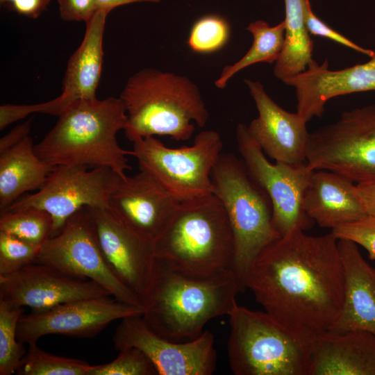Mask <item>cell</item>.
<instances>
[{
	"label": "cell",
	"mask_w": 375,
	"mask_h": 375,
	"mask_svg": "<svg viewBox=\"0 0 375 375\" xmlns=\"http://www.w3.org/2000/svg\"><path fill=\"white\" fill-rule=\"evenodd\" d=\"M244 287L264 311L309 348L333 329L342 311L344 273L338 239L331 232H288L257 256Z\"/></svg>",
	"instance_id": "obj_1"
},
{
	"label": "cell",
	"mask_w": 375,
	"mask_h": 375,
	"mask_svg": "<svg viewBox=\"0 0 375 375\" xmlns=\"http://www.w3.org/2000/svg\"><path fill=\"white\" fill-rule=\"evenodd\" d=\"M162 267L192 278L234 270V240L224 208L214 194L182 201L151 242Z\"/></svg>",
	"instance_id": "obj_2"
},
{
	"label": "cell",
	"mask_w": 375,
	"mask_h": 375,
	"mask_svg": "<svg viewBox=\"0 0 375 375\" xmlns=\"http://www.w3.org/2000/svg\"><path fill=\"white\" fill-rule=\"evenodd\" d=\"M127 124L120 97L76 101L58 115L54 126L34 146L38 156L48 164L106 167L121 177L131 167L117 134Z\"/></svg>",
	"instance_id": "obj_3"
},
{
	"label": "cell",
	"mask_w": 375,
	"mask_h": 375,
	"mask_svg": "<svg viewBox=\"0 0 375 375\" xmlns=\"http://www.w3.org/2000/svg\"><path fill=\"white\" fill-rule=\"evenodd\" d=\"M243 287L235 272L196 278L170 271L156 261L142 317L156 334L172 341L192 340L211 319L228 315Z\"/></svg>",
	"instance_id": "obj_4"
},
{
	"label": "cell",
	"mask_w": 375,
	"mask_h": 375,
	"mask_svg": "<svg viewBox=\"0 0 375 375\" xmlns=\"http://www.w3.org/2000/svg\"><path fill=\"white\" fill-rule=\"evenodd\" d=\"M119 97L127 115L124 131L131 142L155 135L188 140L194 124L203 127L209 117L200 90L192 80L155 68H144L131 76Z\"/></svg>",
	"instance_id": "obj_5"
},
{
	"label": "cell",
	"mask_w": 375,
	"mask_h": 375,
	"mask_svg": "<svg viewBox=\"0 0 375 375\" xmlns=\"http://www.w3.org/2000/svg\"><path fill=\"white\" fill-rule=\"evenodd\" d=\"M213 194L221 201L234 240V270L242 287L257 256L281 235L266 192L249 175L242 159L220 155L211 172Z\"/></svg>",
	"instance_id": "obj_6"
},
{
	"label": "cell",
	"mask_w": 375,
	"mask_h": 375,
	"mask_svg": "<svg viewBox=\"0 0 375 375\" xmlns=\"http://www.w3.org/2000/svg\"><path fill=\"white\" fill-rule=\"evenodd\" d=\"M228 355L235 375H309V349L265 311L238 303L228 314Z\"/></svg>",
	"instance_id": "obj_7"
},
{
	"label": "cell",
	"mask_w": 375,
	"mask_h": 375,
	"mask_svg": "<svg viewBox=\"0 0 375 375\" xmlns=\"http://www.w3.org/2000/svg\"><path fill=\"white\" fill-rule=\"evenodd\" d=\"M131 156L140 170L153 178L181 202L213 194L211 172L223 148L220 134L200 132L191 146L170 148L154 136L132 141Z\"/></svg>",
	"instance_id": "obj_8"
},
{
	"label": "cell",
	"mask_w": 375,
	"mask_h": 375,
	"mask_svg": "<svg viewBox=\"0 0 375 375\" xmlns=\"http://www.w3.org/2000/svg\"><path fill=\"white\" fill-rule=\"evenodd\" d=\"M307 165L342 174L356 183L375 181V105L342 112L310 133Z\"/></svg>",
	"instance_id": "obj_9"
},
{
	"label": "cell",
	"mask_w": 375,
	"mask_h": 375,
	"mask_svg": "<svg viewBox=\"0 0 375 375\" xmlns=\"http://www.w3.org/2000/svg\"><path fill=\"white\" fill-rule=\"evenodd\" d=\"M35 262L51 265L76 278L92 281L116 299L143 309L138 297L110 268L88 207L73 215L60 232L42 245Z\"/></svg>",
	"instance_id": "obj_10"
},
{
	"label": "cell",
	"mask_w": 375,
	"mask_h": 375,
	"mask_svg": "<svg viewBox=\"0 0 375 375\" xmlns=\"http://www.w3.org/2000/svg\"><path fill=\"white\" fill-rule=\"evenodd\" d=\"M122 178L106 167L56 166L36 193L19 198L3 212L30 207L45 210L53 220V237L81 209L108 208L110 196Z\"/></svg>",
	"instance_id": "obj_11"
},
{
	"label": "cell",
	"mask_w": 375,
	"mask_h": 375,
	"mask_svg": "<svg viewBox=\"0 0 375 375\" xmlns=\"http://www.w3.org/2000/svg\"><path fill=\"white\" fill-rule=\"evenodd\" d=\"M235 136L249 175L270 199L273 223L281 235L296 228L306 231L311 228L314 222L303 210V198L313 169L307 163H272L252 138L245 124L237 126Z\"/></svg>",
	"instance_id": "obj_12"
},
{
	"label": "cell",
	"mask_w": 375,
	"mask_h": 375,
	"mask_svg": "<svg viewBox=\"0 0 375 375\" xmlns=\"http://www.w3.org/2000/svg\"><path fill=\"white\" fill-rule=\"evenodd\" d=\"M115 349L136 348L153 364L159 375H211L216 369L217 352L212 332L198 338L175 342L154 333L142 315L121 319L113 337Z\"/></svg>",
	"instance_id": "obj_13"
},
{
	"label": "cell",
	"mask_w": 375,
	"mask_h": 375,
	"mask_svg": "<svg viewBox=\"0 0 375 375\" xmlns=\"http://www.w3.org/2000/svg\"><path fill=\"white\" fill-rule=\"evenodd\" d=\"M143 312L142 308L110 296L76 300L23 314L17 326V338L27 344L47 335L91 338L113 321Z\"/></svg>",
	"instance_id": "obj_14"
},
{
	"label": "cell",
	"mask_w": 375,
	"mask_h": 375,
	"mask_svg": "<svg viewBox=\"0 0 375 375\" xmlns=\"http://www.w3.org/2000/svg\"><path fill=\"white\" fill-rule=\"evenodd\" d=\"M89 209L99 245L110 268L138 297L144 309L155 271L151 242L128 228L109 208Z\"/></svg>",
	"instance_id": "obj_15"
},
{
	"label": "cell",
	"mask_w": 375,
	"mask_h": 375,
	"mask_svg": "<svg viewBox=\"0 0 375 375\" xmlns=\"http://www.w3.org/2000/svg\"><path fill=\"white\" fill-rule=\"evenodd\" d=\"M111 296L95 282L69 276L51 265L34 262L0 276V300L32 311L80 299Z\"/></svg>",
	"instance_id": "obj_16"
},
{
	"label": "cell",
	"mask_w": 375,
	"mask_h": 375,
	"mask_svg": "<svg viewBox=\"0 0 375 375\" xmlns=\"http://www.w3.org/2000/svg\"><path fill=\"white\" fill-rule=\"evenodd\" d=\"M244 83L258 112L247 126L252 138L275 162L292 165L306 164L310 138L307 122L297 112L292 113L278 106L260 82L244 79Z\"/></svg>",
	"instance_id": "obj_17"
},
{
	"label": "cell",
	"mask_w": 375,
	"mask_h": 375,
	"mask_svg": "<svg viewBox=\"0 0 375 375\" xmlns=\"http://www.w3.org/2000/svg\"><path fill=\"white\" fill-rule=\"evenodd\" d=\"M181 203L147 173L122 178L109 200V210L125 225L152 242Z\"/></svg>",
	"instance_id": "obj_18"
},
{
	"label": "cell",
	"mask_w": 375,
	"mask_h": 375,
	"mask_svg": "<svg viewBox=\"0 0 375 375\" xmlns=\"http://www.w3.org/2000/svg\"><path fill=\"white\" fill-rule=\"evenodd\" d=\"M282 81L295 88L297 112L308 122L321 117L332 98L375 91V53L367 62L338 70H331L328 60L319 65L312 59L304 72Z\"/></svg>",
	"instance_id": "obj_19"
},
{
	"label": "cell",
	"mask_w": 375,
	"mask_h": 375,
	"mask_svg": "<svg viewBox=\"0 0 375 375\" xmlns=\"http://www.w3.org/2000/svg\"><path fill=\"white\" fill-rule=\"evenodd\" d=\"M109 12L99 9L85 23L82 42L68 60L62 92L51 101L40 103V113L58 116L76 101L97 98L103 62V33Z\"/></svg>",
	"instance_id": "obj_20"
},
{
	"label": "cell",
	"mask_w": 375,
	"mask_h": 375,
	"mask_svg": "<svg viewBox=\"0 0 375 375\" xmlns=\"http://www.w3.org/2000/svg\"><path fill=\"white\" fill-rule=\"evenodd\" d=\"M309 375H375V334L330 331L309 346Z\"/></svg>",
	"instance_id": "obj_21"
},
{
	"label": "cell",
	"mask_w": 375,
	"mask_h": 375,
	"mask_svg": "<svg viewBox=\"0 0 375 375\" xmlns=\"http://www.w3.org/2000/svg\"><path fill=\"white\" fill-rule=\"evenodd\" d=\"M344 273V301L331 331H365L375 334V268L353 242L338 240Z\"/></svg>",
	"instance_id": "obj_22"
},
{
	"label": "cell",
	"mask_w": 375,
	"mask_h": 375,
	"mask_svg": "<svg viewBox=\"0 0 375 375\" xmlns=\"http://www.w3.org/2000/svg\"><path fill=\"white\" fill-rule=\"evenodd\" d=\"M353 183L334 172L313 170L303 198L304 212L320 227L331 230L364 217Z\"/></svg>",
	"instance_id": "obj_23"
},
{
	"label": "cell",
	"mask_w": 375,
	"mask_h": 375,
	"mask_svg": "<svg viewBox=\"0 0 375 375\" xmlns=\"http://www.w3.org/2000/svg\"><path fill=\"white\" fill-rule=\"evenodd\" d=\"M30 135L0 153V212L25 192L39 190L54 167L36 153Z\"/></svg>",
	"instance_id": "obj_24"
},
{
	"label": "cell",
	"mask_w": 375,
	"mask_h": 375,
	"mask_svg": "<svg viewBox=\"0 0 375 375\" xmlns=\"http://www.w3.org/2000/svg\"><path fill=\"white\" fill-rule=\"evenodd\" d=\"M285 41L275 62L274 76L283 81L304 72L312 59L313 42L305 23L306 0H284Z\"/></svg>",
	"instance_id": "obj_25"
},
{
	"label": "cell",
	"mask_w": 375,
	"mask_h": 375,
	"mask_svg": "<svg viewBox=\"0 0 375 375\" xmlns=\"http://www.w3.org/2000/svg\"><path fill=\"white\" fill-rule=\"evenodd\" d=\"M247 30L251 33L253 42L247 52L236 62L226 65L215 81L217 88H226L228 81L243 69L258 63L272 64L278 60L283 48L285 25L284 20L274 26L261 19L250 23Z\"/></svg>",
	"instance_id": "obj_26"
},
{
	"label": "cell",
	"mask_w": 375,
	"mask_h": 375,
	"mask_svg": "<svg viewBox=\"0 0 375 375\" xmlns=\"http://www.w3.org/2000/svg\"><path fill=\"white\" fill-rule=\"evenodd\" d=\"M0 231L38 246L52 236L53 220L45 210L26 208L1 213Z\"/></svg>",
	"instance_id": "obj_27"
},
{
	"label": "cell",
	"mask_w": 375,
	"mask_h": 375,
	"mask_svg": "<svg viewBox=\"0 0 375 375\" xmlns=\"http://www.w3.org/2000/svg\"><path fill=\"white\" fill-rule=\"evenodd\" d=\"M24 308L0 300V375H11L19 368L26 350L17 338Z\"/></svg>",
	"instance_id": "obj_28"
},
{
	"label": "cell",
	"mask_w": 375,
	"mask_h": 375,
	"mask_svg": "<svg viewBox=\"0 0 375 375\" xmlns=\"http://www.w3.org/2000/svg\"><path fill=\"white\" fill-rule=\"evenodd\" d=\"M93 365L85 360L56 356L41 349L37 342L28 349L16 374L19 375H88Z\"/></svg>",
	"instance_id": "obj_29"
},
{
	"label": "cell",
	"mask_w": 375,
	"mask_h": 375,
	"mask_svg": "<svg viewBox=\"0 0 375 375\" xmlns=\"http://www.w3.org/2000/svg\"><path fill=\"white\" fill-rule=\"evenodd\" d=\"M230 36L228 22L221 15L209 14L199 18L193 24L187 44L194 53H212L224 48Z\"/></svg>",
	"instance_id": "obj_30"
},
{
	"label": "cell",
	"mask_w": 375,
	"mask_h": 375,
	"mask_svg": "<svg viewBox=\"0 0 375 375\" xmlns=\"http://www.w3.org/2000/svg\"><path fill=\"white\" fill-rule=\"evenodd\" d=\"M42 247L0 231V276L35 262Z\"/></svg>",
	"instance_id": "obj_31"
},
{
	"label": "cell",
	"mask_w": 375,
	"mask_h": 375,
	"mask_svg": "<svg viewBox=\"0 0 375 375\" xmlns=\"http://www.w3.org/2000/svg\"><path fill=\"white\" fill-rule=\"evenodd\" d=\"M156 369L139 349L127 348L119 351L112 361L93 365L88 375H156Z\"/></svg>",
	"instance_id": "obj_32"
},
{
	"label": "cell",
	"mask_w": 375,
	"mask_h": 375,
	"mask_svg": "<svg viewBox=\"0 0 375 375\" xmlns=\"http://www.w3.org/2000/svg\"><path fill=\"white\" fill-rule=\"evenodd\" d=\"M339 240H351L365 248L371 260H375V215L364 217L331 230Z\"/></svg>",
	"instance_id": "obj_33"
},
{
	"label": "cell",
	"mask_w": 375,
	"mask_h": 375,
	"mask_svg": "<svg viewBox=\"0 0 375 375\" xmlns=\"http://www.w3.org/2000/svg\"><path fill=\"white\" fill-rule=\"evenodd\" d=\"M305 23L310 35L328 38L370 58L375 53L373 50L358 45L343 35L330 28L312 12L309 0H306L305 3Z\"/></svg>",
	"instance_id": "obj_34"
},
{
	"label": "cell",
	"mask_w": 375,
	"mask_h": 375,
	"mask_svg": "<svg viewBox=\"0 0 375 375\" xmlns=\"http://www.w3.org/2000/svg\"><path fill=\"white\" fill-rule=\"evenodd\" d=\"M59 13L64 21L86 23L98 10L95 0H58Z\"/></svg>",
	"instance_id": "obj_35"
},
{
	"label": "cell",
	"mask_w": 375,
	"mask_h": 375,
	"mask_svg": "<svg viewBox=\"0 0 375 375\" xmlns=\"http://www.w3.org/2000/svg\"><path fill=\"white\" fill-rule=\"evenodd\" d=\"M51 0H0L1 4L7 9L20 15L36 19L48 7Z\"/></svg>",
	"instance_id": "obj_36"
},
{
	"label": "cell",
	"mask_w": 375,
	"mask_h": 375,
	"mask_svg": "<svg viewBox=\"0 0 375 375\" xmlns=\"http://www.w3.org/2000/svg\"><path fill=\"white\" fill-rule=\"evenodd\" d=\"M38 112V103L36 104H3L0 106V130L26 116Z\"/></svg>",
	"instance_id": "obj_37"
},
{
	"label": "cell",
	"mask_w": 375,
	"mask_h": 375,
	"mask_svg": "<svg viewBox=\"0 0 375 375\" xmlns=\"http://www.w3.org/2000/svg\"><path fill=\"white\" fill-rule=\"evenodd\" d=\"M31 122L28 120L15 128L0 140V153H3L22 142L29 135Z\"/></svg>",
	"instance_id": "obj_38"
},
{
	"label": "cell",
	"mask_w": 375,
	"mask_h": 375,
	"mask_svg": "<svg viewBox=\"0 0 375 375\" xmlns=\"http://www.w3.org/2000/svg\"><path fill=\"white\" fill-rule=\"evenodd\" d=\"M356 194L367 215H375V181L356 184Z\"/></svg>",
	"instance_id": "obj_39"
},
{
	"label": "cell",
	"mask_w": 375,
	"mask_h": 375,
	"mask_svg": "<svg viewBox=\"0 0 375 375\" xmlns=\"http://www.w3.org/2000/svg\"><path fill=\"white\" fill-rule=\"evenodd\" d=\"M97 6L99 9H104L109 10L110 12L116 8L118 6L133 3H142V2H149L158 3H160L161 0H95Z\"/></svg>",
	"instance_id": "obj_40"
}]
</instances>
